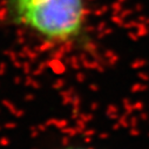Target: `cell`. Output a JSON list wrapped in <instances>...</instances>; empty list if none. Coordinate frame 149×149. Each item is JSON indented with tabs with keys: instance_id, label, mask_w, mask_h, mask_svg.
<instances>
[{
	"instance_id": "cell-1",
	"label": "cell",
	"mask_w": 149,
	"mask_h": 149,
	"mask_svg": "<svg viewBox=\"0 0 149 149\" xmlns=\"http://www.w3.org/2000/svg\"><path fill=\"white\" fill-rule=\"evenodd\" d=\"M15 20L51 41L78 36L86 19L85 0H12Z\"/></svg>"
},
{
	"instance_id": "cell-2",
	"label": "cell",
	"mask_w": 149,
	"mask_h": 149,
	"mask_svg": "<svg viewBox=\"0 0 149 149\" xmlns=\"http://www.w3.org/2000/svg\"><path fill=\"white\" fill-rule=\"evenodd\" d=\"M74 149H87V148H74Z\"/></svg>"
}]
</instances>
